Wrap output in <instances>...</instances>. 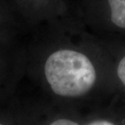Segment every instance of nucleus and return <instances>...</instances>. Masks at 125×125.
I'll return each mask as SVG.
<instances>
[{"instance_id":"5","label":"nucleus","mask_w":125,"mask_h":125,"mask_svg":"<svg viewBox=\"0 0 125 125\" xmlns=\"http://www.w3.org/2000/svg\"><path fill=\"white\" fill-rule=\"evenodd\" d=\"M89 125H115V124L107 120H97L89 124Z\"/></svg>"},{"instance_id":"6","label":"nucleus","mask_w":125,"mask_h":125,"mask_svg":"<svg viewBox=\"0 0 125 125\" xmlns=\"http://www.w3.org/2000/svg\"><path fill=\"white\" fill-rule=\"evenodd\" d=\"M0 125H2V124H0Z\"/></svg>"},{"instance_id":"4","label":"nucleus","mask_w":125,"mask_h":125,"mask_svg":"<svg viewBox=\"0 0 125 125\" xmlns=\"http://www.w3.org/2000/svg\"><path fill=\"white\" fill-rule=\"evenodd\" d=\"M51 125H79V124L74 121L69 120V119H58V120L54 121V123H52Z\"/></svg>"},{"instance_id":"1","label":"nucleus","mask_w":125,"mask_h":125,"mask_svg":"<svg viewBox=\"0 0 125 125\" xmlns=\"http://www.w3.org/2000/svg\"><path fill=\"white\" fill-rule=\"evenodd\" d=\"M45 75L52 90L62 97H79L93 88L97 73L93 62L81 52L59 50L46 59Z\"/></svg>"},{"instance_id":"3","label":"nucleus","mask_w":125,"mask_h":125,"mask_svg":"<svg viewBox=\"0 0 125 125\" xmlns=\"http://www.w3.org/2000/svg\"><path fill=\"white\" fill-rule=\"evenodd\" d=\"M117 75H118L120 81L125 86V56L119 61L117 67Z\"/></svg>"},{"instance_id":"2","label":"nucleus","mask_w":125,"mask_h":125,"mask_svg":"<svg viewBox=\"0 0 125 125\" xmlns=\"http://www.w3.org/2000/svg\"><path fill=\"white\" fill-rule=\"evenodd\" d=\"M111 21L118 28L125 29V0H107Z\"/></svg>"}]
</instances>
